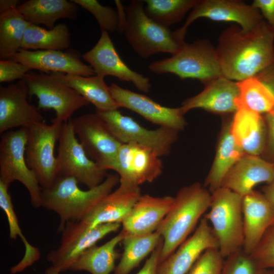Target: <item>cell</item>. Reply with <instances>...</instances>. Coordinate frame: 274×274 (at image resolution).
<instances>
[{"label": "cell", "instance_id": "obj_14", "mask_svg": "<svg viewBox=\"0 0 274 274\" xmlns=\"http://www.w3.org/2000/svg\"><path fill=\"white\" fill-rule=\"evenodd\" d=\"M200 18L235 23L245 31L255 28L264 20L257 9L241 1L197 0L183 25L175 31L177 36L184 41L189 26Z\"/></svg>", "mask_w": 274, "mask_h": 274}, {"label": "cell", "instance_id": "obj_13", "mask_svg": "<svg viewBox=\"0 0 274 274\" xmlns=\"http://www.w3.org/2000/svg\"><path fill=\"white\" fill-rule=\"evenodd\" d=\"M121 225L119 222L107 223L89 229L79 221L67 222L61 231L59 246L48 253L47 260L60 272L70 269L82 253Z\"/></svg>", "mask_w": 274, "mask_h": 274}, {"label": "cell", "instance_id": "obj_7", "mask_svg": "<svg viewBox=\"0 0 274 274\" xmlns=\"http://www.w3.org/2000/svg\"><path fill=\"white\" fill-rule=\"evenodd\" d=\"M27 128L9 130L1 135L0 142V182L8 187L15 181L28 190L32 206L41 207L42 188L33 173L27 166L25 152Z\"/></svg>", "mask_w": 274, "mask_h": 274}, {"label": "cell", "instance_id": "obj_49", "mask_svg": "<svg viewBox=\"0 0 274 274\" xmlns=\"http://www.w3.org/2000/svg\"><path fill=\"white\" fill-rule=\"evenodd\" d=\"M269 274H274V270L272 269H269Z\"/></svg>", "mask_w": 274, "mask_h": 274}, {"label": "cell", "instance_id": "obj_30", "mask_svg": "<svg viewBox=\"0 0 274 274\" xmlns=\"http://www.w3.org/2000/svg\"><path fill=\"white\" fill-rule=\"evenodd\" d=\"M125 236L121 231L102 245L90 247L77 258L70 270H85L91 274H110L115 269V262L119 257L116 250Z\"/></svg>", "mask_w": 274, "mask_h": 274}, {"label": "cell", "instance_id": "obj_21", "mask_svg": "<svg viewBox=\"0 0 274 274\" xmlns=\"http://www.w3.org/2000/svg\"><path fill=\"white\" fill-rule=\"evenodd\" d=\"M119 187L101 199L80 221L91 229L97 226L122 221L141 196L139 186L120 182Z\"/></svg>", "mask_w": 274, "mask_h": 274}, {"label": "cell", "instance_id": "obj_5", "mask_svg": "<svg viewBox=\"0 0 274 274\" xmlns=\"http://www.w3.org/2000/svg\"><path fill=\"white\" fill-rule=\"evenodd\" d=\"M148 69L156 74H174L182 79H197L203 84L222 76L216 48L204 39L184 42L171 57L152 62Z\"/></svg>", "mask_w": 274, "mask_h": 274}, {"label": "cell", "instance_id": "obj_4", "mask_svg": "<svg viewBox=\"0 0 274 274\" xmlns=\"http://www.w3.org/2000/svg\"><path fill=\"white\" fill-rule=\"evenodd\" d=\"M123 32L129 44L142 58L159 53L175 54L185 42L175 31L149 18L144 11V1L133 0L124 7Z\"/></svg>", "mask_w": 274, "mask_h": 274}, {"label": "cell", "instance_id": "obj_15", "mask_svg": "<svg viewBox=\"0 0 274 274\" xmlns=\"http://www.w3.org/2000/svg\"><path fill=\"white\" fill-rule=\"evenodd\" d=\"M152 149L136 143L123 144L110 169L115 171L120 182L135 186L152 183L162 173L161 160Z\"/></svg>", "mask_w": 274, "mask_h": 274}, {"label": "cell", "instance_id": "obj_6", "mask_svg": "<svg viewBox=\"0 0 274 274\" xmlns=\"http://www.w3.org/2000/svg\"><path fill=\"white\" fill-rule=\"evenodd\" d=\"M242 202L243 197L221 187L211 193L210 210L203 215L211 223L219 250L224 258L243 248Z\"/></svg>", "mask_w": 274, "mask_h": 274}, {"label": "cell", "instance_id": "obj_19", "mask_svg": "<svg viewBox=\"0 0 274 274\" xmlns=\"http://www.w3.org/2000/svg\"><path fill=\"white\" fill-rule=\"evenodd\" d=\"M209 248L219 249V244L208 221L203 217L193 234L159 264L158 273L186 274L202 253Z\"/></svg>", "mask_w": 274, "mask_h": 274}, {"label": "cell", "instance_id": "obj_20", "mask_svg": "<svg viewBox=\"0 0 274 274\" xmlns=\"http://www.w3.org/2000/svg\"><path fill=\"white\" fill-rule=\"evenodd\" d=\"M11 59L30 70H37L47 74L57 72L83 77L96 75L93 68L83 63L80 59V55L75 51H29L20 49Z\"/></svg>", "mask_w": 274, "mask_h": 274}, {"label": "cell", "instance_id": "obj_44", "mask_svg": "<svg viewBox=\"0 0 274 274\" xmlns=\"http://www.w3.org/2000/svg\"><path fill=\"white\" fill-rule=\"evenodd\" d=\"M163 238L156 249L151 253L144 265L136 274H158L157 268L159 264L160 253L163 245Z\"/></svg>", "mask_w": 274, "mask_h": 274}, {"label": "cell", "instance_id": "obj_27", "mask_svg": "<svg viewBox=\"0 0 274 274\" xmlns=\"http://www.w3.org/2000/svg\"><path fill=\"white\" fill-rule=\"evenodd\" d=\"M236 142L231 131V119L222 125L211 169L203 184L212 193L221 187L226 175L232 166L245 155Z\"/></svg>", "mask_w": 274, "mask_h": 274}, {"label": "cell", "instance_id": "obj_16", "mask_svg": "<svg viewBox=\"0 0 274 274\" xmlns=\"http://www.w3.org/2000/svg\"><path fill=\"white\" fill-rule=\"evenodd\" d=\"M95 75L105 78L114 76L119 80L132 83L141 91L148 93L151 85L149 78L129 68L121 59L107 31H102L95 45L82 55Z\"/></svg>", "mask_w": 274, "mask_h": 274}, {"label": "cell", "instance_id": "obj_26", "mask_svg": "<svg viewBox=\"0 0 274 274\" xmlns=\"http://www.w3.org/2000/svg\"><path fill=\"white\" fill-rule=\"evenodd\" d=\"M232 134L246 154L261 156L267 140V128L263 115L240 108L231 118Z\"/></svg>", "mask_w": 274, "mask_h": 274}, {"label": "cell", "instance_id": "obj_34", "mask_svg": "<svg viewBox=\"0 0 274 274\" xmlns=\"http://www.w3.org/2000/svg\"><path fill=\"white\" fill-rule=\"evenodd\" d=\"M9 188L0 182V207L7 217L9 229V237L16 239L18 236L25 247V253L22 259L17 264L10 268V273L21 272L39 260L41 253L38 248L32 246L23 235L19 225L18 220L15 212Z\"/></svg>", "mask_w": 274, "mask_h": 274}, {"label": "cell", "instance_id": "obj_41", "mask_svg": "<svg viewBox=\"0 0 274 274\" xmlns=\"http://www.w3.org/2000/svg\"><path fill=\"white\" fill-rule=\"evenodd\" d=\"M30 70L27 66L12 59L0 60V82L22 80Z\"/></svg>", "mask_w": 274, "mask_h": 274}, {"label": "cell", "instance_id": "obj_43", "mask_svg": "<svg viewBox=\"0 0 274 274\" xmlns=\"http://www.w3.org/2000/svg\"><path fill=\"white\" fill-rule=\"evenodd\" d=\"M251 5L260 12L264 20L274 29V0H254Z\"/></svg>", "mask_w": 274, "mask_h": 274}, {"label": "cell", "instance_id": "obj_33", "mask_svg": "<svg viewBox=\"0 0 274 274\" xmlns=\"http://www.w3.org/2000/svg\"><path fill=\"white\" fill-rule=\"evenodd\" d=\"M70 45V33L65 24H58L49 30L30 24L25 32L21 49L61 50Z\"/></svg>", "mask_w": 274, "mask_h": 274}, {"label": "cell", "instance_id": "obj_38", "mask_svg": "<svg viewBox=\"0 0 274 274\" xmlns=\"http://www.w3.org/2000/svg\"><path fill=\"white\" fill-rule=\"evenodd\" d=\"M261 269L255 259L242 248L225 258L221 274H259Z\"/></svg>", "mask_w": 274, "mask_h": 274}, {"label": "cell", "instance_id": "obj_24", "mask_svg": "<svg viewBox=\"0 0 274 274\" xmlns=\"http://www.w3.org/2000/svg\"><path fill=\"white\" fill-rule=\"evenodd\" d=\"M274 181V164L258 156L245 154L229 170L221 184L242 197L261 183Z\"/></svg>", "mask_w": 274, "mask_h": 274}, {"label": "cell", "instance_id": "obj_1", "mask_svg": "<svg viewBox=\"0 0 274 274\" xmlns=\"http://www.w3.org/2000/svg\"><path fill=\"white\" fill-rule=\"evenodd\" d=\"M216 49L222 76L235 82L255 77L274 64V29L265 20L249 31L232 25Z\"/></svg>", "mask_w": 274, "mask_h": 274}, {"label": "cell", "instance_id": "obj_39", "mask_svg": "<svg viewBox=\"0 0 274 274\" xmlns=\"http://www.w3.org/2000/svg\"><path fill=\"white\" fill-rule=\"evenodd\" d=\"M224 260L218 248L208 249L186 274H221Z\"/></svg>", "mask_w": 274, "mask_h": 274}, {"label": "cell", "instance_id": "obj_37", "mask_svg": "<svg viewBox=\"0 0 274 274\" xmlns=\"http://www.w3.org/2000/svg\"><path fill=\"white\" fill-rule=\"evenodd\" d=\"M90 12L97 21L102 31H118L120 18L118 11L100 5L96 0H71Z\"/></svg>", "mask_w": 274, "mask_h": 274}, {"label": "cell", "instance_id": "obj_42", "mask_svg": "<svg viewBox=\"0 0 274 274\" xmlns=\"http://www.w3.org/2000/svg\"><path fill=\"white\" fill-rule=\"evenodd\" d=\"M267 128V140L261 155L265 160L274 162V109L263 115Z\"/></svg>", "mask_w": 274, "mask_h": 274}, {"label": "cell", "instance_id": "obj_12", "mask_svg": "<svg viewBox=\"0 0 274 274\" xmlns=\"http://www.w3.org/2000/svg\"><path fill=\"white\" fill-rule=\"evenodd\" d=\"M75 133L89 158L106 170L110 169L123 144L96 113L71 119Z\"/></svg>", "mask_w": 274, "mask_h": 274}, {"label": "cell", "instance_id": "obj_29", "mask_svg": "<svg viewBox=\"0 0 274 274\" xmlns=\"http://www.w3.org/2000/svg\"><path fill=\"white\" fill-rule=\"evenodd\" d=\"M51 73L93 104L96 110L105 111L120 108L112 98L104 78L97 75L83 77L57 72Z\"/></svg>", "mask_w": 274, "mask_h": 274}, {"label": "cell", "instance_id": "obj_11", "mask_svg": "<svg viewBox=\"0 0 274 274\" xmlns=\"http://www.w3.org/2000/svg\"><path fill=\"white\" fill-rule=\"evenodd\" d=\"M96 113L122 144L133 143L146 146L152 149L160 157L169 154L172 145L178 139V130L161 126L149 130L131 117L123 115L118 110H96Z\"/></svg>", "mask_w": 274, "mask_h": 274}, {"label": "cell", "instance_id": "obj_50", "mask_svg": "<svg viewBox=\"0 0 274 274\" xmlns=\"http://www.w3.org/2000/svg\"><path fill=\"white\" fill-rule=\"evenodd\" d=\"M272 270H274V269H272Z\"/></svg>", "mask_w": 274, "mask_h": 274}, {"label": "cell", "instance_id": "obj_3", "mask_svg": "<svg viewBox=\"0 0 274 274\" xmlns=\"http://www.w3.org/2000/svg\"><path fill=\"white\" fill-rule=\"evenodd\" d=\"M173 204L156 231L163 242L159 264L187 238L209 209L211 193L198 182L184 186L174 197Z\"/></svg>", "mask_w": 274, "mask_h": 274}, {"label": "cell", "instance_id": "obj_35", "mask_svg": "<svg viewBox=\"0 0 274 274\" xmlns=\"http://www.w3.org/2000/svg\"><path fill=\"white\" fill-rule=\"evenodd\" d=\"M28 22L17 10L0 14V58L11 59L21 49Z\"/></svg>", "mask_w": 274, "mask_h": 274}, {"label": "cell", "instance_id": "obj_9", "mask_svg": "<svg viewBox=\"0 0 274 274\" xmlns=\"http://www.w3.org/2000/svg\"><path fill=\"white\" fill-rule=\"evenodd\" d=\"M57 149V176L73 177L91 189L106 179L107 170L88 157L73 129L71 119L64 122Z\"/></svg>", "mask_w": 274, "mask_h": 274}, {"label": "cell", "instance_id": "obj_32", "mask_svg": "<svg viewBox=\"0 0 274 274\" xmlns=\"http://www.w3.org/2000/svg\"><path fill=\"white\" fill-rule=\"evenodd\" d=\"M239 97L236 100L237 109L244 108L261 115L274 109V92L257 77L236 82Z\"/></svg>", "mask_w": 274, "mask_h": 274}, {"label": "cell", "instance_id": "obj_48", "mask_svg": "<svg viewBox=\"0 0 274 274\" xmlns=\"http://www.w3.org/2000/svg\"><path fill=\"white\" fill-rule=\"evenodd\" d=\"M259 274H269V270L262 269Z\"/></svg>", "mask_w": 274, "mask_h": 274}, {"label": "cell", "instance_id": "obj_40", "mask_svg": "<svg viewBox=\"0 0 274 274\" xmlns=\"http://www.w3.org/2000/svg\"><path fill=\"white\" fill-rule=\"evenodd\" d=\"M250 255L261 269H274V223Z\"/></svg>", "mask_w": 274, "mask_h": 274}, {"label": "cell", "instance_id": "obj_45", "mask_svg": "<svg viewBox=\"0 0 274 274\" xmlns=\"http://www.w3.org/2000/svg\"><path fill=\"white\" fill-rule=\"evenodd\" d=\"M262 193L274 209V181L262 188Z\"/></svg>", "mask_w": 274, "mask_h": 274}, {"label": "cell", "instance_id": "obj_2", "mask_svg": "<svg viewBox=\"0 0 274 274\" xmlns=\"http://www.w3.org/2000/svg\"><path fill=\"white\" fill-rule=\"evenodd\" d=\"M119 183L120 177L117 174H108L97 186L83 190L79 187L75 178L57 176L50 188L42 189L41 207L59 216L57 231L60 232L66 223L81 221Z\"/></svg>", "mask_w": 274, "mask_h": 274}, {"label": "cell", "instance_id": "obj_46", "mask_svg": "<svg viewBox=\"0 0 274 274\" xmlns=\"http://www.w3.org/2000/svg\"><path fill=\"white\" fill-rule=\"evenodd\" d=\"M19 3L18 0H1L0 14L17 9Z\"/></svg>", "mask_w": 274, "mask_h": 274}, {"label": "cell", "instance_id": "obj_18", "mask_svg": "<svg viewBox=\"0 0 274 274\" xmlns=\"http://www.w3.org/2000/svg\"><path fill=\"white\" fill-rule=\"evenodd\" d=\"M28 89L24 79L0 87V134L16 128H28L45 121L38 109L28 101Z\"/></svg>", "mask_w": 274, "mask_h": 274}, {"label": "cell", "instance_id": "obj_17", "mask_svg": "<svg viewBox=\"0 0 274 274\" xmlns=\"http://www.w3.org/2000/svg\"><path fill=\"white\" fill-rule=\"evenodd\" d=\"M109 89L120 108L131 110L153 123L179 131L186 125L180 107L162 106L145 95L123 88L114 83L109 86Z\"/></svg>", "mask_w": 274, "mask_h": 274}, {"label": "cell", "instance_id": "obj_31", "mask_svg": "<svg viewBox=\"0 0 274 274\" xmlns=\"http://www.w3.org/2000/svg\"><path fill=\"white\" fill-rule=\"evenodd\" d=\"M162 237L155 231L143 235H127L122 241L123 252L114 274H129L156 249Z\"/></svg>", "mask_w": 274, "mask_h": 274}, {"label": "cell", "instance_id": "obj_25", "mask_svg": "<svg viewBox=\"0 0 274 274\" xmlns=\"http://www.w3.org/2000/svg\"><path fill=\"white\" fill-rule=\"evenodd\" d=\"M244 243L242 249L251 254L274 223V209L263 193L253 190L243 197Z\"/></svg>", "mask_w": 274, "mask_h": 274}, {"label": "cell", "instance_id": "obj_23", "mask_svg": "<svg viewBox=\"0 0 274 274\" xmlns=\"http://www.w3.org/2000/svg\"><path fill=\"white\" fill-rule=\"evenodd\" d=\"M175 198L141 195L122 222L125 234L143 235L156 231L170 210Z\"/></svg>", "mask_w": 274, "mask_h": 274}, {"label": "cell", "instance_id": "obj_10", "mask_svg": "<svg viewBox=\"0 0 274 274\" xmlns=\"http://www.w3.org/2000/svg\"><path fill=\"white\" fill-rule=\"evenodd\" d=\"M62 124L48 125L44 121L27 128L25 160L42 189L50 188L57 176V161L54 153Z\"/></svg>", "mask_w": 274, "mask_h": 274}, {"label": "cell", "instance_id": "obj_47", "mask_svg": "<svg viewBox=\"0 0 274 274\" xmlns=\"http://www.w3.org/2000/svg\"><path fill=\"white\" fill-rule=\"evenodd\" d=\"M60 272L56 268L51 266V267L48 268L43 274H59Z\"/></svg>", "mask_w": 274, "mask_h": 274}, {"label": "cell", "instance_id": "obj_8", "mask_svg": "<svg viewBox=\"0 0 274 274\" xmlns=\"http://www.w3.org/2000/svg\"><path fill=\"white\" fill-rule=\"evenodd\" d=\"M23 79L27 85L29 96L37 97L38 109H53L56 112L51 123L68 121L75 111L89 103L52 73L28 72Z\"/></svg>", "mask_w": 274, "mask_h": 274}, {"label": "cell", "instance_id": "obj_51", "mask_svg": "<svg viewBox=\"0 0 274 274\" xmlns=\"http://www.w3.org/2000/svg\"><path fill=\"white\" fill-rule=\"evenodd\" d=\"M273 164H274V162H273Z\"/></svg>", "mask_w": 274, "mask_h": 274}, {"label": "cell", "instance_id": "obj_36", "mask_svg": "<svg viewBox=\"0 0 274 274\" xmlns=\"http://www.w3.org/2000/svg\"><path fill=\"white\" fill-rule=\"evenodd\" d=\"M197 0H145L146 15L158 24L169 28L181 21Z\"/></svg>", "mask_w": 274, "mask_h": 274}, {"label": "cell", "instance_id": "obj_22", "mask_svg": "<svg viewBox=\"0 0 274 274\" xmlns=\"http://www.w3.org/2000/svg\"><path fill=\"white\" fill-rule=\"evenodd\" d=\"M203 85L200 93L182 102L180 108L184 115L194 109L220 114H234L237 111L239 93L236 82L220 76Z\"/></svg>", "mask_w": 274, "mask_h": 274}, {"label": "cell", "instance_id": "obj_28", "mask_svg": "<svg viewBox=\"0 0 274 274\" xmlns=\"http://www.w3.org/2000/svg\"><path fill=\"white\" fill-rule=\"evenodd\" d=\"M78 5L66 0H28L19 5L17 10L29 23L43 24L49 29L61 18L75 19Z\"/></svg>", "mask_w": 274, "mask_h": 274}]
</instances>
